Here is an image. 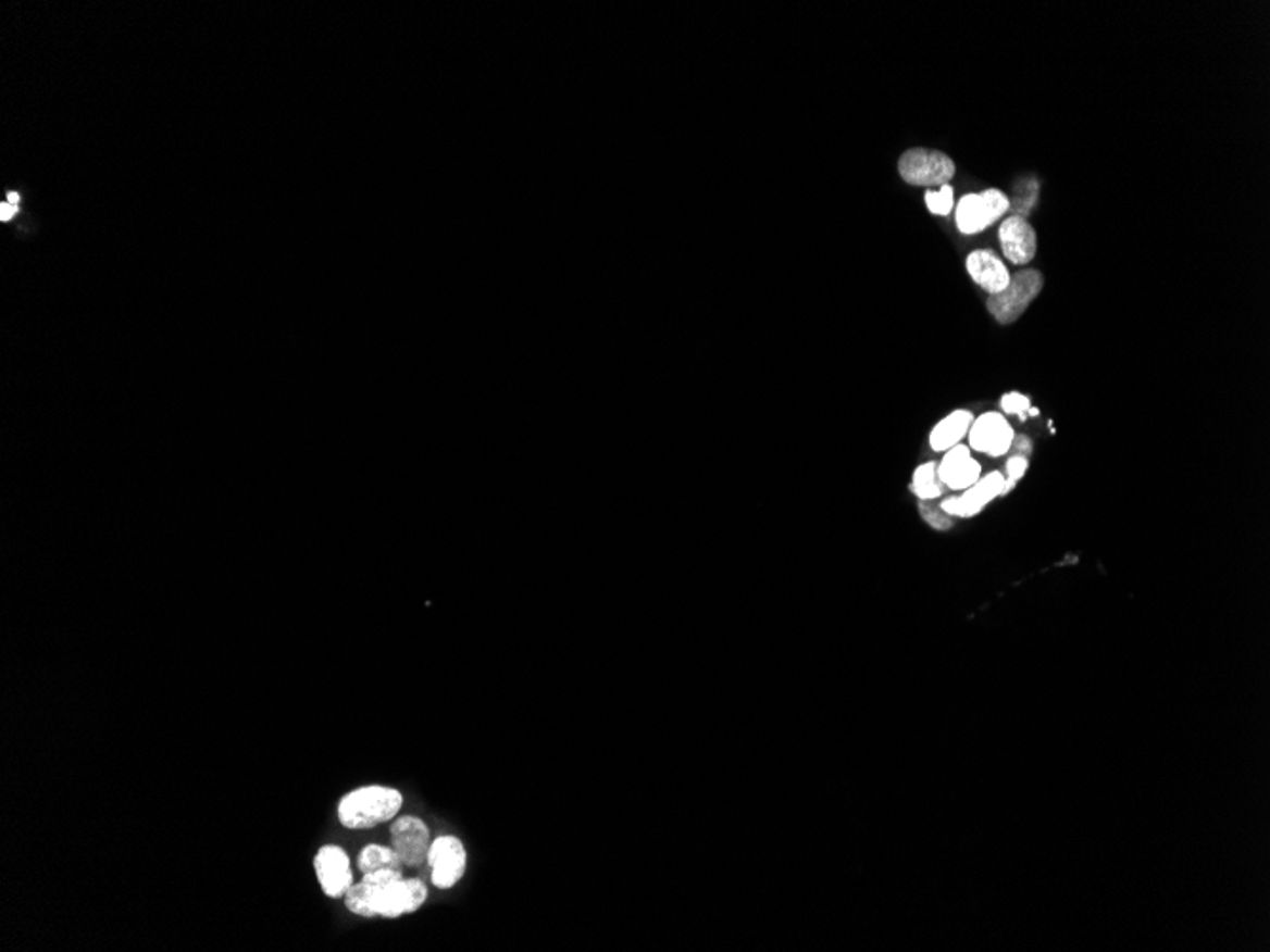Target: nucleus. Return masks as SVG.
<instances>
[{
    "label": "nucleus",
    "mask_w": 1270,
    "mask_h": 952,
    "mask_svg": "<svg viewBox=\"0 0 1270 952\" xmlns=\"http://www.w3.org/2000/svg\"><path fill=\"white\" fill-rule=\"evenodd\" d=\"M358 869L362 870V875H368V873H375V870H403L406 867L393 847L368 844L358 854Z\"/></svg>",
    "instance_id": "nucleus-15"
},
{
    "label": "nucleus",
    "mask_w": 1270,
    "mask_h": 952,
    "mask_svg": "<svg viewBox=\"0 0 1270 952\" xmlns=\"http://www.w3.org/2000/svg\"><path fill=\"white\" fill-rule=\"evenodd\" d=\"M955 162L946 152L932 149H909L904 152L898 162L900 177L908 185L924 187V189H939L949 185L955 177Z\"/></svg>",
    "instance_id": "nucleus-4"
},
{
    "label": "nucleus",
    "mask_w": 1270,
    "mask_h": 952,
    "mask_svg": "<svg viewBox=\"0 0 1270 952\" xmlns=\"http://www.w3.org/2000/svg\"><path fill=\"white\" fill-rule=\"evenodd\" d=\"M426 865L431 867L432 885L439 890H449L459 885L466 873L469 854L461 839L453 835H441L432 840Z\"/></svg>",
    "instance_id": "nucleus-6"
},
{
    "label": "nucleus",
    "mask_w": 1270,
    "mask_h": 952,
    "mask_svg": "<svg viewBox=\"0 0 1270 952\" xmlns=\"http://www.w3.org/2000/svg\"><path fill=\"white\" fill-rule=\"evenodd\" d=\"M1012 449H1016V454H1021V456H1028L1029 459V454L1033 453V443L1025 436H1013Z\"/></svg>",
    "instance_id": "nucleus-21"
},
{
    "label": "nucleus",
    "mask_w": 1270,
    "mask_h": 952,
    "mask_svg": "<svg viewBox=\"0 0 1270 952\" xmlns=\"http://www.w3.org/2000/svg\"><path fill=\"white\" fill-rule=\"evenodd\" d=\"M1010 210V200L1005 192L987 189L974 195H964L955 208V223L962 235H978L997 223Z\"/></svg>",
    "instance_id": "nucleus-5"
},
{
    "label": "nucleus",
    "mask_w": 1270,
    "mask_h": 952,
    "mask_svg": "<svg viewBox=\"0 0 1270 952\" xmlns=\"http://www.w3.org/2000/svg\"><path fill=\"white\" fill-rule=\"evenodd\" d=\"M938 477L949 491L962 492L982 477V466L974 461L970 447L959 443L946 451V456L938 464Z\"/></svg>",
    "instance_id": "nucleus-11"
},
{
    "label": "nucleus",
    "mask_w": 1270,
    "mask_h": 952,
    "mask_svg": "<svg viewBox=\"0 0 1270 952\" xmlns=\"http://www.w3.org/2000/svg\"><path fill=\"white\" fill-rule=\"evenodd\" d=\"M390 837H393V848L403 863V867L416 869L428 860V850H431L432 844L431 829L421 817H396L390 825Z\"/></svg>",
    "instance_id": "nucleus-8"
},
{
    "label": "nucleus",
    "mask_w": 1270,
    "mask_h": 952,
    "mask_svg": "<svg viewBox=\"0 0 1270 952\" xmlns=\"http://www.w3.org/2000/svg\"><path fill=\"white\" fill-rule=\"evenodd\" d=\"M403 794L396 787L363 786L343 794L337 806L339 824L350 831L373 829L400 814Z\"/></svg>",
    "instance_id": "nucleus-2"
},
{
    "label": "nucleus",
    "mask_w": 1270,
    "mask_h": 952,
    "mask_svg": "<svg viewBox=\"0 0 1270 952\" xmlns=\"http://www.w3.org/2000/svg\"><path fill=\"white\" fill-rule=\"evenodd\" d=\"M1043 274L1035 268H1028L1010 276V284L1000 293L989 296L987 311L1000 325H1010L1028 311L1029 304L1035 301L1043 291Z\"/></svg>",
    "instance_id": "nucleus-3"
},
{
    "label": "nucleus",
    "mask_w": 1270,
    "mask_h": 952,
    "mask_svg": "<svg viewBox=\"0 0 1270 952\" xmlns=\"http://www.w3.org/2000/svg\"><path fill=\"white\" fill-rule=\"evenodd\" d=\"M998 497H1005V476L1000 472H991L987 476L980 477L970 489L960 492L959 497H947L942 500L939 508L952 519L974 517Z\"/></svg>",
    "instance_id": "nucleus-10"
},
{
    "label": "nucleus",
    "mask_w": 1270,
    "mask_h": 952,
    "mask_svg": "<svg viewBox=\"0 0 1270 952\" xmlns=\"http://www.w3.org/2000/svg\"><path fill=\"white\" fill-rule=\"evenodd\" d=\"M343 900L352 915L362 918H400L423 907L428 888L419 878L403 877V870L383 869L363 875Z\"/></svg>",
    "instance_id": "nucleus-1"
},
{
    "label": "nucleus",
    "mask_w": 1270,
    "mask_h": 952,
    "mask_svg": "<svg viewBox=\"0 0 1270 952\" xmlns=\"http://www.w3.org/2000/svg\"><path fill=\"white\" fill-rule=\"evenodd\" d=\"M975 416L967 411V409H957L952 411L946 418H942L931 431L932 451L936 453H946L951 447L959 446L962 439L967 438L970 426L974 423Z\"/></svg>",
    "instance_id": "nucleus-14"
},
{
    "label": "nucleus",
    "mask_w": 1270,
    "mask_h": 952,
    "mask_svg": "<svg viewBox=\"0 0 1270 952\" xmlns=\"http://www.w3.org/2000/svg\"><path fill=\"white\" fill-rule=\"evenodd\" d=\"M924 202H926L929 212L934 213V215H949L952 212V205H955L951 185H944V187H939V190H929L924 195Z\"/></svg>",
    "instance_id": "nucleus-17"
},
{
    "label": "nucleus",
    "mask_w": 1270,
    "mask_h": 952,
    "mask_svg": "<svg viewBox=\"0 0 1270 952\" xmlns=\"http://www.w3.org/2000/svg\"><path fill=\"white\" fill-rule=\"evenodd\" d=\"M8 204L14 205L15 210H17V204H20V197H17L15 192H8Z\"/></svg>",
    "instance_id": "nucleus-23"
},
{
    "label": "nucleus",
    "mask_w": 1270,
    "mask_h": 952,
    "mask_svg": "<svg viewBox=\"0 0 1270 952\" xmlns=\"http://www.w3.org/2000/svg\"><path fill=\"white\" fill-rule=\"evenodd\" d=\"M946 491L944 484L939 481L938 477V462H924L921 466H917L913 472V481H911V492L916 494L919 500H938Z\"/></svg>",
    "instance_id": "nucleus-16"
},
{
    "label": "nucleus",
    "mask_w": 1270,
    "mask_h": 952,
    "mask_svg": "<svg viewBox=\"0 0 1270 952\" xmlns=\"http://www.w3.org/2000/svg\"><path fill=\"white\" fill-rule=\"evenodd\" d=\"M967 273L989 296L1000 293L1010 284L1008 268L991 250L972 251L967 258Z\"/></svg>",
    "instance_id": "nucleus-13"
},
{
    "label": "nucleus",
    "mask_w": 1270,
    "mask_h": 952,
    "mask_svg": "<svg viewBox=\"0 0 1270 952\" xmlns=\"http://www.w3.org/2000/svg\"><path fill=\"white\" fill-rule=\"evenodd\" d=\"M919 512L924 522L931 525L932 529L949 530L952 527V517L936 504V500H919Z\"/></svg>",
    "instance_id": "nucleus-18"
},
{
    "label": "nucleus",
    "mask_w": 1270,
    "mask_h": 952,
    "mask_svg": "<svg viewBox=\"0 0 1270 952\" xmlns=\"http://www.w3.org/2000/svg\"><path fill=\"white\" fill-rule=\"evenodd\" d=\"M314 873L322 892L332 900L345 898L350 886L354 885L350 855L345 848L337 844H325L318 850L314 855Z\"/></svg>",
    "instance_id": "nucleus-7"
},
{
    "label": "nucleus",
    "mask_w": 1270,
    "mask_h": 952,
    "mask_svg": "<svg viewBox=\"0 0 1270 952\" xmlns=\"http://www.w3.org/2000/svg\"><path fill=\"white\" fill-rule=\"evenodd\" d=\"M998 240L1003 246L1005 258L1012 265H1028L1036 255L1035 228L1029 225L1025 217L1012 215L1003 221L998 228Z\"/></svg>",
    "instance_id": "nucleus-12"
},
{
    "label": "nucleus",
    "mask_w": 1270,
    "mask_h": 952,
    "mask_svg": "<svg viewBox=\"0 0 1270 952\" xmlns=\"http://www.w3.org/2000/svg\"><path fill=\"white\" fill-rule=\"evenodd\" d=\"M1000 409L1005 411L1006 415L1020 416V421H1025L1029 409H1031V400L1023 393L1008 392L1000 398Z\"/></svg>",
    "instance_id": "nucleus-20"
},
{
    "label": "nucleus",
    "mask_w": 1270,
    "mask_h": 952,
    "mask_svg": "<svg viewBox=\"0 0 1270 952\" xmlns=\"http://www.w3.org/2000/svg\"><path fill=\"white\" fill-rule=\"evenodd\" d=\"M1028 468V456L1012 454V456L1006 461L1005 494H1008V492L1012 491L1013 487L1018 485V481H1020L1021 477L1025 476Z\"/></svg>",
    "instance_id": "nucleus-19"
},
{
    "label": "nucleus",
    "mask_w": 1270,
    "mask_h": 952,
    "mask_svg": "<svg viewBox=\"0 0 1270 952\" xmlns=\"http://www.w3.org/2000/svg\"><path fill=\"white\" fill-rule=\"evenodd\" d=\"M14 213H15L14 205H10V204H8V202H7V204L0 205V220H2V221L12 220V215H14Z\"/></svg>",
    "instance_id": "nucleus-22"
},
{
    "label": "nucleus",
    "mask_w": 1270,
    "mask_h": 952,
    "mask_svg": "<svg viewBox=\"0 0 1270 952\" xmlns=\"http://www.w3.org/2000/svg\"><path fill=\"white\" fill-rule=\"evenodd\" d=\"M1013 436L1016 431L1005 416L1000 413H983L974 418L968 430V447L970 451L998 459L1012 449Z\"/></svg>",
    "instance_id": "nucleus-9"
}]
</instances>
